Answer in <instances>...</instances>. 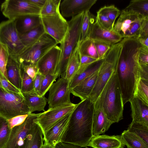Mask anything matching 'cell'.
Listing matches in <instances>:
<instances>
[{
    "instance_id": "cb8c5ba5",
    "label": "cell",
    "mask_w": 148,
    "mask_h": 148,
    "mask_svg": "<svg viewBox=\"0 0 148 148\" xmlns=\"http://www.w3.org/2000/svg\"><path fill=\"white\" fill-rule=\"evenodd\" d=\"M113 123L108 119L102 109H95L92 126L93 136L104 134Z\"/></svg>"
},
{
    "instance_id": "ac0fdd59",
    "label": "cell",
    "mask_w": 148,
    "mask_h": 148,
    "mask_svg": "<svg viewBox=\"0 0 148 148\" xmlns=\"http://www.w3.org/2000/svg\"><path fill=\"white\" fill-rule=\"evenodd\" d=\"M88 38L93 40L104 42L111 45L119 42L122 39L114 31H110L103 28L96 18L92 25Z\"/></svg>"
},
{
    "instance_id": "d6a6232c",
    "label": "cell",
    "mask_w": 148,
    "mask_h": 148,
    "mask_svg": "<svg viewBox=\"0 0 148 148\" xmlns=\"http://www.w3.org/2000/svg\"><path fill=\"white\" fill-rule=\"evenodd\" d=\"M140 77L148 79V48L141 45L138 55Z\"/></svg>"
},
{
    "instance_id": "f35d334b",
    "label": "cell",
    "mask_w": 148,
    "mask_h": 148,
    "mask_svg": "<svg viewBox=\"0 0 148 148\" xmlns=\"http://www.w3.org/2000/svg\"><path fill=\"white\" fill-rule=\"evenodd\" d=\"M59 75L58 73L53 75H43L38 95L41 96H45Z\"/></svg>"
},
{
    "instance_id": "3957f363",
    "label": "cell",
    "mask_w": 148,
    "mask_h": 148,
    "mask_svg": "<svg viewBox=\"0 0 148 148\" xmlns=\"http://www.w3.org/2000/svg\"><path fill=\"white\" fill-rule=\"evenodd\" d=\"M95 103L112 123L123 119L124 104L116 70L112 73Z\"/></svg>"
},
{
    "instance_id": "c3c4849f",
    "label": "cell",
    "mask_w": 148,
    "mask_h": 148,
    "mask_svg": "<svg viewBox=\"0 0 148 148\" xmlns=\"http://www.w3.org/2000/svg\"><path fill=\"white\" fill-rule=\"evenodd\" d=\"M21 65L24 71L34 80L38 73L36 63Z\"/></svg>"
},
{
    "instance_id": "4316f807",
    "label": "cell",
    "mask_w": 148,
    "mask_h": 148,
    "mask_svg": "<svg viewBox=\"0 0 148 148\" xmlns=\"http://www.w3.org/2000/svg\"><path fill=\"white\" fill-rule=\"evenodd\" d=\"M104 58L99 59L92 63L82 72L76 74L70 82V89L74 87L88 77L98 71L103 62Z\"/></svg>"
},
{
    "instance_id": "4dcf8cb0",
    "label": "cell",
    "mask_w": 148,
    "mask_h": 148,
    "mask_svg": "<svg viewBox=\"0 0 148 148\" xmlns=\"http://www.w3.org/2000/svg\"><path fill=\"white\" fill-rule=\"evenodd\" d=\"M78 49L80 55L90 57L99 60L94 40L88 38L80 41Z\"/></svg>"
},
{
    "instance_id": "ee69618b",
    "label": "cell",
    "mask_w": 148,
    "mask_h": 148,
    "mask_svg": "<svg viewBox=\"0 0 148 148\" xmlns=\"http://www.w3.org/2000/svg\"><path fill=\"white\" fill-rule=\"evenodd\" d=\"M96 18L103 28L110 31H114V25L106 15L98 11L97 12Z\"/></svg>"
},
{
    "instance_id": "e575fe53",
    "label": "cell",
    "mask_w": 148,
    "mask_h": 148,
    "mask_svg": "<svg viewBox=\"0 0 148 148\" xmlns=\"http://www.w3.org/2000/svg\"><path fill=\"white\" fill-rule=\"evenodd\" d=\"M61 0H46L43 7L41 8L40 16L55 15L60 13Z\"/></svg>"
},
{
    "instance_id": "d4e9b609",
    "label": "cell",
    "mask_w": 148,
    "mask_h": 148,
    "mask_svg": "<svg viewBox=\"0 0 148 148\" xmlns=\"http://www.w3.org/2000/svg\"><path fill=\"white\" fill-rule=\"evenodd\" d=\"M44 142L42 130L35 122L25 140L23 144L20 148H41Z\"/></svg>"
},
{
    "instance_id": "ffe728a7",
    "label": "cell",
    "mask_w": 148,
    "mask_h": 148,
    "mask_svg": "<svg viewBox=\"0 0 148 148\" xmlns=\"http://www.w3.org/2000/svg\"><path fill=\"white\" fill-rule=\"evenodd\" d=\"M6 70L8 79L21 91L22 82V66L17 58L9 56Z\"/></svg>"
},
{
    "instance_id": "7bdbcfd3",
    "label": "cell",
    "mask_w": 148,
    "mask_h": 148,
    "mask_svg": "<svg viewBox=\"0 0 148 148\" xmlns=\"http://www.w3.org/2000/svg\"><path fill=\"white\" fill-rule=\"evenodd\" d=\"M93 40L99 59L104 58L112 45L102 41Z\"/></svg>"
},
{
    "instance_id": "836d02e7",
    "label": "cell",
    "mask_w": 148,
    "mask_h": 148,
    "mask_svg": "<svg viewBox=\"0 0 148 148\" xmlns=\"http://www.w3.org/2000/svg\"><path fill=\"white\" fill-rule=\"evenodd\" d=\"M125 9L132 11L141 16H148V0H133Z\"/></svg>"
},
{
    "instance_id": "603a6c76",
    "label": "cell",
    "mask_w": 148,
    "mask_h": 148,
    "mask_svg": "<svg viewBox=\"0 0 148 148\" xmlns=\"http://www.w3.org/2000/svg\"><path fill=\"white\" fill-rule=\"evenodd\" d=\"M98 71L94 73L78 85L71 89V93L79 98L81 101L88 97L94 86L98 75Z\"/></svg>"
},
{
    "instance_id": "f1b7e54d",
    "label": "cell",
    "mask_w": 148,
    "mask_h": 148,
    "mask_svg": "<svg viewBox=\"0 0 148 148\" xmlns=\"http://www.w3.org/2000/svg\"><path fill=\"white\" fill-rule=\"evenodd\" d=\"M45 33L41 24L35 28L20 36V39L25 48L35 43Z\"/></svg>"
},
{
    "instance_id": "9f6ffc18",
    "label": "cell",
    "mask_w": 148,
    "mask_h": 148,
    "mask_svg": "<svg viewBox=\"0 0 148 148\" xmlns=\"http://www.w3.org/2000/svg\"><path fill=\"white\" fill-rule=\"evenodd\" d=\"M84 148H88V147H85Z\"/></svg>"
},
{
    "instance_id": "b9f144b4",
    "label": "cell",
    "mask_w": 148,
    "mask_h": 148,
    "mask_svg": "<svg viewBox=\"0 0 148 148\" xmlns=\"http://www.w3.org/2000/svg\"><path fill=\"white\" fill-rule=\"evenodd\" d=\"M34 80L24 71L22 67L21 92H30L34 91Z\"/></svg>"
},
{
    "instance_id": "484cf974",
    "label": "cell",
    "mask_w": 148,
    "mask_h": 148,
    "mask_svg": "<svg viewBox=\"0 0 148 148\" xmlns=\"http://www.w3.org/2000/svg\"><path fill=\"white\" fill-rule=\"evenodd\" d=\"M30 113L35 111L45 112L47 99L45 96H40L34 91L22 93Z\"/></svg>"
},
{
    "instance_id": "9c48e42d",
    "label": "cell",
    "mask_w": 148,
    "mask_h": 148,
    "mask_svg": "<svg viewBox=\"0 0 148 148\" xmlns=\"http://www.w3.org/2000/svg\"><path fill=\"white\" fill-rule=\"evenodd\" d=\"M142 16L131 10L124 9L114 24V31L122 38L138 36Z\"/></svg>"
},
{
    "instance_id": "681fc988",
    "label": "cell",
    "mask_w": 148,
    "mask_h": 148,
    "mask_svg": "<svg viewBox=\"0 0 148 148\" xmlns=\"http://www.w3.org/2000/svg\"><path fill=\"white\" fill-rule=\"evenodd\" d=\"M148 37V16H142L139 32L137 38Z\"/></svg>"
},
{
    "instance_id": "277c9868",
    "label": "cell",
    "mask_w": 148,
    "mask_h": 148,
    "mask_svg": "<svg viewBox=\"0 0 148 148\" xmlns=\"http://www.w3.org/2000/svg\"><path fill=\"white\" fill-rule=\"evenodd\" d=\"M84 13H82L72 17L68 21V31L60 47L61 53L58 72L59 76L61 77H65L66 69L70 59L80 42Z\"/></svg>"
},
{
    "instance_id": "ba28073f",
    "label": "cell",
    "mask_w": 148,
    "mask_h": 148,
    "mask_svg": "<svg viewBox=\"0 0 148 148\" xmlns=\"http://www.w3.org/2000/svg\"><path fill=\"white\" fill-rule=\"evenodd\" d=\"M57 45L53 38L45 33L35 43L25 48L17 58L22 65L36 64L47 52Z\"/></svg>"
},
{
    "instance_id": "30bf717a",
    "label": "cell",
    "mask_w": 148,
    "mask_h": 148,
    "mask_svg": "<svg viewBox=\"0 0 148 148\" xmlns=\"http://www.w3.org/2000/svg\"><path fill=\"white\" fill-rule=\"evenodd\" d=\"M40 9L27 0H6L1 6L2 13L8 19L29 15H40Z\"/></svg>"
},
{
    "instance_id": "bcb514c9",
    "label": "cell",
    "mask_w": 148,
    "mask_h": 148,
    "mask_svg": "<svg viewBox=\"0 0 148 148\" xmlns=\"http://www.w3.org/2000/svg\"><path fill=\"white\" fill-rule=\"evenodd\" d=\"M97 60H98L90 57L80 55V66L76 74L81 73L84 71L90 64Z\"/></svg>"
},
{
    "instance_id": "ab89813d",
    "label": "cell",
    "mask_w": 148,
    "mask_h": 148,
    "mask_svg": "<svg viewBox=\"0 0 148 148\" xmlns=\"http://www.w3.org/2000/svg\"><path fill=\"white\" fill-rule=\"evenodd\" d=\"M9 56L7 47L0 42V71L8 80L6 66Z\"/></svg>"
},
{
    "instance_id": "5b68a950",
    "label": "cell",
    "mask_w": 148,
    "mask_h": 148,
    "mask_svg": "<svg viewBox=\"0 0 148 148\" xmlns=\"http://www.w3.org/2000/svg\"><path fill=\"white\" fill-rule=\"evenodd\" d=\"M121 48L120 42L112 45L98 71L94 86L88 97L95 103L112 73L116 70Z\"/></svg>"
},
{
    "instance_id": "11a10c76",
    "label": "cell",
    "mask_w": 148,
    "mask_h": 148,
    "mask_svg": "<svg viewBox=\"0 0 148 148\" xmlns=\"http://www.w3.org/2000/svg\"><path fill=\"white\" fill-rule=\"evenodd\" d=\"M41 148H54L52 147L49 146L47 145H46L43 143V145Z\"/></svg>"
},
{
    "instance_id": "2e32d148",
    "label": "cell",
    "mask_w": 148,
    "mask_h": 148,
    "mask_svg": "<svg viewBox=\"0 0 148 148\" xmlns=\"http://www.w3.org/2000/svg\"><path fill=\"white\" fill-rule=\"evenodd\" d=\"M97 0H64L60 5L61 14L64 17H72L89 11Z\"/></svg>"
},
{
    "instance_id": "f546056e",
    "label": "cell",
    "mask_w": 148,
    "mask_h": 148,
    "mask_svg": "<svg viewBox=\"0 0 148 148\" xmlns=\"http://www.w3.org/2000/svg\"><path fill=\"white\" fill-rule=\"evenodd\" d=\"M78 47L74 51L67 66L65 77L70 82L77 73L79 67L80 54Z\"/></svg>"
},
{
    "instance_id": "d6986e66",
    "label": "cell",
    "mask_w": 148,
    "mask_h": 148,
    "mask_svg": "<svg viewBox=\"0 0 148 148\" xmlns=\"http://www.w3.org/2000/svg\"><path fill=\"white\" fill-rule=\"evenodd\" d=\"M87 146L93 148H124L125 145L121 135H102L93 136Z\"/></svg>"
},
{
    "instance_id": "9a60e30c",
    "label": "cell",
    "mask_w": 148,
    "mask_h": 148,
    "mask_svg": "<svg viewBox=\"0 0 148 148\" xmlns=\"http://www.w3.org/2000/svg\"><path fill=\"white\" fill-rule=\"evenodd\" d=\"M61 50L57 45L53 47L37 62L38 73L43 75H55L58 72Z\"/></svg>"
},
{
    "instance_id": "74e56055",
    "label": "cell",
    "mask_w": 148,
    "mask_h": 148,
    "mask_svg": "<svg viewBox=\"0 0 148 148\" xmlns=\"http://www.w3.org/2000/svg\"><path fill=\"white\" fill-rule=\"evenodd\" d=\"M11 129L7 119L0 116V148H4L9 138Z\"/></svg>"
},
{
    "instance_id": "8d00e7d4",
    "label": "cell",
    "mask_w": 148,
    "mask_h": 148,
    "mask_svg": "<svg viewBox=\"0 0 148 148\" xmlns=\"http://www.w3.org/2000/svg\"><path fill=\"white\" fill-rule=\"evenodd\" d=\"M127 130L134 132L148 143V126L132 121Z\"/></svg>"
},
{
    "instance_id": "db71d44e",
    "label": "cell",
    "mask_w": 148,
    "mask_h": 148,
    "mask_svg": "<svg viewBox=\"0 0 148 148\" xmlns=\"http://www.w3.org/2000/svg\"><path fill=\"white\" fill-rule=\"evenodd\" d=\"M137 38L141 46L148 48V37H139Z\"/></svg>"
},
{
    "instance_id": "f6af8a7d",
    "label": "cell",
    "mask_w": 148,
    "mask_h": 148,
    "mask_svg": "<svg viewBox=\"0 0 148 148\" xmlns=\"http://www.w3.org/2000/svg\"><path fill=\"white\" fill-rule=\"evenodd\" d=\"M0 87L15 92L22 93L5 78L0 71Z\"/></svg>"
},
{
    "instance_id": "7402d4cb",
    "label": "cell",
    "mask_w": 148,
    "mask_h": 148,
    "mask_svg": "<svg viewBox=\"0 0 148 148\" xmlns=\"http://www.w3.org/2000/svg\"><path fill=\"white\" fill-rule=\"evenodd\" d=\"M16 29L19 36L32 30L41 24L39 14L24 16L14 19Z\"/></svg>"
},
{
    "instance_id": "52a82bcc",
    "label": "cell",
    "mask_w": 148,
    "mask_h": 148,
    "mask_svg": "<svg viewBox=\"0 0 148 148\" xmlns=\"http://www.w3.org/2000/svg\"><path fill=\"white\" fill-rule=\"evenodd\" d=\"M0 42L7 47L10 56L16 58L25 49L16 29L14 19L0 23Z\"/></svg>"
},
{
    "instance_id": "60d3db41",
    "label": "cell",
    "mask_w": 148,
    "mask_h": 148,
    "mask_svg": "<svg viewBox=\"0 0 148 148\" xmlns=\"http://www.w3.org/2000/svg\"><path fill=\"white\" fill-rule=\"evenodd\" d=\"M106 15L114 25L116 19L120 16L121 11L114 5L105 6L99 10Z\"/></svg>"
},
{
    "instance_id": "f5cc1de1",
    "label": "cell",
    "mask_w": 148,
    "mask_h": 148,
    "mask_svg": "<svg viewBox=\"0 0 148 148\" xmlns=\"http://www.w3.org/2000/svg\"><path fill=\"white\" fill-rule=\"evenodd\" d=\"M27 1L41 9L43 6L46 0H27Z\"/></svg>"
},
{
    "instance_id": "6da1fadb",
    "label": "cell",
    "mask_w": 148,
    "mask_h": 148,
    "mask_svg": "<svg viewBox=\"0 0 148 148\" xmlns=\"http://www.w3.org/2000/svg\"><path fill=\"white\" fill-rule=\"evenodd\" d=\"M116 71L123 104L133 97L137 79L140 78L138 55L141 45L136 37L124 38Z\"/></svg>"
},
{
    "instance_id": "f907efd6",
    "label": "cell",
    "mask_w": 148,
    "mask_h": 148,
    "mask_svg": "<svg viewBox=\"0 0 148 148\" xmlns=\"http://www.w3.org/2000/svg\"><path fill=\"white\" fill-rule=\"evenodd\" d=\"M43 76V75L38 73L34 80V91L38 95Z\"/></svg>"
},
{
    "instance_id": "8992f818",
    "label": "cell",
    "mask_w": 148,
    "mask_h": 148,
    "mask_svg": "<svg viewBox=\"0 0 148 148\" xmlns=\"http://www.w3.org/2000/svg\"><path fill=\"white\" fill-rule=\"evenodd\" d=\"M31 113L22 93L0 87V116L7 120Z\"/></svg>"
},
{
    "instance_id": "1f68e13d",
    "label": "cell",
    "mask_w": 148,
    "mask_h": 148,
    "mask_svg": "<svg viewBox=\"0 0 148 148\" xmlns=\"http://www.w3.org/2000/svg\"><path fill=\"white\" fill-rule=\"evenodd\" d=\"M133 97L138 98L148 106V81L140 78L137 79Z\"/></svg>"
},
{
    "instance_id": "8fae6325",
    "label": "cell",
    "mask_w": 148,
    "mask_h": 148,
    "mask_svg": "<svg viewBox=\"0 0 148 148\" xmlns=\"http://www.w3.org/2000/svg\"><path fill=\"white\" fill-rule=\"evenodd\" d=\"M77 104L62 105L49 108L40 113L34 121L40 127L43 135L52 128L63 117L71 112Z\"/></svg>"
},
{
    "instance_id": "7dc6e473",
    "label": "cell",
    "mask_w": 148,
    "mask_h": 148,
    "mask_svg": "<svg viewBox=\"0 0 148 148\" xmlns=\"http://www.w3.org/2000/svg\"><path fill=\"white\" fill-rule=\"evenodd\" d=\"M29 114L18 115L7 120L9 127L11 129L14 127L22 124Z\"/></svg>"
},
{
    "instance_id": "4fadbf2b",
    "label": "cell",
    "mask_w": 148,
    "mask_h": 148,
    "mask_svg": "<svg viewBox=\"0 0 148 148\" xmlns=\"http://www.w3.org/2000/svg\"><path fill=\"white\" fill-rule=\"evenodd\" d=\"M70 82L65 77H60L53 84L47 99L49 108L72 103L70 98Z\"/></svg>"
},
{
    "instance_id": "816d5d0a",
    "label": "cell",
    "mask_w": 148,
    "mask_h": 148,
    "mask_svg": "<svg viewBox=\"0 0 148 148\" xmlns=\"http://www.w3.org/2000/svg\"><path fill=\"white\" fill-rule=\"evenodd\" d=\"M54 148H80L77 146L62 142L57 144Z\"/></svg>"
},
{
    "instance_id": "83f0119b",
    "label": "cell",
    "mask_w": 148,
    "mask_h": 148,
    "mask_svg": "<svg viewBox=\"0 0 148 148\" xmlns=\"http://www.w3.org/2000/svg\"><path fill=\"white\" fill-rule=\"evenodd\" d=\"M121 136L123 143L127 148H148V143L127 130H124Z\"/></svg>"
},
{
    "instance_id": "e0dca14e",
    "label": "cell",
    "mask_w": 148,
    "mask_h": 148,
    "mask_svg": "<svg viewBox=\"0 0 148 148\" xmlns=\"http://www.w3.org/2000/svg\"><path fill=\"white\" fill-rule=\"evenodd\" d=\"M71 112L63 117L43 135L44 144L54 148L57 144L61 142L63 135L68 126Z\"/></svg>"
},
{
    "instance_id": "7c38bea8",
    "label": "cell",
    "mask_w": 148,
    "mask_h": 148,
    "mask_svg": "<svg viewBox=\"0 0 148 148\" xmlns=\"http://www.w3.org/2000/svg\"><path fill=\"white\" fill-rule=\"evenodd\" d=\"M40 18L45 33L53 38L57 44H60L67 32L68 21L60 13L55 15L40 16Z\"/></svg>"
},
{
    "instance_id": "44dd1931",
    "label": "cell",
    "mask_w": 148,
    "mask_h": 148,
    "mask_svg": "<svg viewBox=\"0 0 148 148\" xmlns=\"http://www.w3.org/2000/svg\"><path fill=\"white\" fill-rule=\"evenodd\" d=\"M129 101L130 103L132 122L148 126V106L134 97Z\"/></svg>"
},
{
    "instance_id": "5bb4252c",
    "label": "cell",
    "mask_w": 148,
    "mask_h": 148,
    "mask_svg": "<svg viewBox=\"0 0 148 148\" xmlns=\"http://www.w3.org/2000/svg\"><path fill=\"white\" fill-rule=\"evenodd\" d=\"M39 113L29 114L21 124L11 129L8 140L4 148H20L35 123Z\"/></svg>"
},
{
    "instance_id": "d590c367",
    "label": "cell",
    "mask_w": 148,
    "mask_h": 148,
    "mask_svg": "<svg viewBox=\"0 0 148 148\" xmlns=\"http://www.w3.org/2000/svg\"><path fill=\"white\" fill-rule=\"evenodd\" d=\"M96 19L89 10L84 13L81 28V36L80 41L83 40L88 38L92 25Z\"/></svg>"
},
{
    "instance_id": "7a4b0ae2",
    "label": "cell",
    "mask_w": 148,
    "mask_h": 148,
    "mask_svg": "<svg viewBox=\"0 0 148 148\" xmlns=\"http://www.w3.org/2000/svg\"><path fill=\"white\" fill-rule=\"evenodd\" d=\"M95 103L89 97L76 104L72 112L61 142L80 148L86 147L93 136L92 126Z\"/></svg>"
}]
</instances>
